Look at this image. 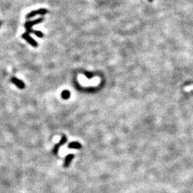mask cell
Segmentation results:
<instances>
[{
    "label": "cell",
    "mask_w": 193,
    "mask_h": 193,
    "mask_svg": "<svg viewBox=\"0 0 193 193\" xmlns=\"http://www.w3.org/2000/svg\"><path fill=\"white\" fill-rule=\"evenodd\" d=\"M44 19L43 18H38L36 19L35 20L33 21H27L25 24H24V27H25L26 31H27V34H29V33H32V34H34L35 35H36L38 37H43V33L40 32V31L38 30H34L32 29V27L34 25H35L36 24L40 23L43 21Z\"/></svg>",
    "instance_id": "obj_1"
},
{
    "label": "cell",
    "mask_w": 193,
    "mask_h": 193,
    "mask_svg": "<svg viewBox=\"0 0 193 193\" xmlns=\"http://www.w3.org/2000/svg\"><path fill=\"white\" fill-rule=\"evenodd\" d=\"M48 12V10L46 9H39L38 10H34V11L31 12L30 13L27 14V15L26 16L27 19H30L32 17L36 16V15H46Z\"/></svg>",
    "instance_id": "obj_2"
},
{
    "label": "cell",
    "mask_w": 193,
    "mask_h": 193,
    "mask_svg": "<svg viewBox=\"0 0 193 193\" xmlns=\"http://www.w3.org/2000/svg\"><path fill=\"white\" fill-rule=\"evenodd\" d=\"M22 38H23L24 39H25L26 41L27 42L29 43V44H30L33 47H37V43H36V42L34 40V39H32V37H31L30 36H29V34H27V32L24 33L22 35Z\"/></svg>",
    "instance_id": "obj_3"
},
{
    "label": "cell",
    "mask_w": 193,
    "mask_h": 193,
    "mask_svg": "<svg viewBox=\"0 0 193 193\" xmlns=\"http://www.w3.org/2000/svg\"><path fill=\"white\" fill-rule=\"evenodd\" d=\"M66 142H67V138H66V137L63 135V136L62 137V139H61L60 142H59L58 144H57V145H55V147H54L53 149V153L54 154H57V152H58V150L60 148V147H62V145H64V144L66 143Z\"/></svg>",
    "instance_id": "obj_4"
},
{
    "label": "cell",
    "mask_w": 193,
    "mask_h": 193,
    "mask_svg": "<svg viewBox=\"0 0 193 193\" xmlns=\"http://www.w3.org/2000/svg\"><path fill=\"white\" fill-rule=\"evenodd\" d=\"M11 81L15 85H17V86L20 89H24V84L23 83V82L20 80V79H17V78H15V77H13V78H12Z\"/></svg>",
    "instance_id": "obj_5"
},
{
    "label": "cell",
    "mask_w": 193,
    "mask_h": 193,
    "mask_svg": "<svg viewBox=\"0 0 193 193\" xmlns=\"http://www.w3.org/2000/svg\"><path fill=\"white\" fill-rule=\"evenodd\" d=\"M73 158H74V155H73V154H69V155H67V157H66L65 161H64V166L65 167V168H67V167L69 166Z\"/></svg>",
    "instance_id": "obj_6"
},
{
    "label": "cell",
    "mask_w": 193,
    "mask_h": 193,
    "mask_svg": "<svg viewBox=\"0 0 193 193\" xmlns=\"http://www.w3.org/2000/svg\"><path fill=\"white\" fill-rule=\"evenodd\" d=\"M68 147L71 149H80L82 147V145L81 144L79 143V142H71V143L68 145Z\"/></svg>",
    "instance_id": "obj_7"
},
{
    "label": "cell",
    "mask_w": 193,
    "mask_h": 193,
    "mask_svg": "<svg viewBox=\"0 0 193 193\" xmlns=\"http://www.w3.org/2000/svg\"><path fill=\"white\" fill-rule=\"evenodd\" d=\"M69 97H70V92H69V91H67V90H64V91L62 92V97L63 99L67 100Z\"/></svg>",
    "instance_id": "obj_8"
},
{
    "label": "cell",
    "mask_w": 193,
    "mask_h": 193,
    "mask_svg": "<svg viewBox=\"0 0 193 193\" xmlns=\"http://www.w3.org/2000/svg\"><path fill=\"white\" fill-rule=\"evenodd\" d=\"M149 1H152V0H149Z\"/></svg>",
    "instance_id": "obj_9"
},
{
    "label": "cell",
    "mask_w": 193,
    "mask_h": 193,
    "mask_svg": "<svg viewBox=\"0 0 193 193\" xmlns=\"http://www.w3.org/2000/svg\"><path fill=\"white\" fill-rule=\"evenodd\" d=\"M0 25H1V23H0Z\"/></svg>",
    "instance_id": "obj_10"
}]
</instances>
